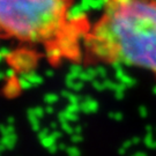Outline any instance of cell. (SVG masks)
<instances>
[{"label": "cell", "mask_w": 156, "mask_h": 156, "mask_svg": "<svg viewBox=\"0 0 156 156\" xmlns=\"http://www.w3.org/2000/svg\"><path fill=\"white\" fill-rule=\"evenodd\" d=\"M84 37L91 62L139 68L156 79V0H102Z\"/></svg>", "instance_id": "cell-1"}, {"label": "cell", "mask_w": 156, "mask_h": 156, "mask_svg": "<svg viewBox=\"0 0 156 156\" xmlns=\"http://www.w3.org/2000/svg\"><path fill=\"white\" fill-rule=\"evenodd\" d=\"M73 0H0V33L76 59L90 24L72 16Z\"/></svg>", "instance_id": "cell-2"}]
</instances>
